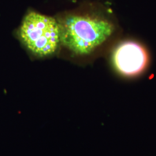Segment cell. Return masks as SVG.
Returning a JSON list of instances; mask_svg holds the SVG:
<instances>
[{
	"label": "cell",
	"mask_w": 156,
	"mask_h": 156,
	"mask_svg": "<svg viewBox=\"0 0 156 156\" xmlns=\"http://www.w3.org/2000/svg\"><path fill=\"white\" fill-rule=\"evenodd\" d=\"M113 61L117 71L123 75L135 76L142 73L148 63L145 48L133 41L120 44L115 50Z\"/></svg>",
	"instance_id": "obj_3"
},
{
	"label": "cell",
	"mask_w": 156,
	"mask_h": 156,
	"mask_svg": "<svg viewBox=\"0 0 156 156\" xmlns=\"http://www.w3.org/2000/svg\"><path fill=\"white\" fill-rule=\"evenodd\" d=\"M19 35L28 49L39 56L53 53L60 42L58 23L35 12H29L23 19Z\"/></svg>",
	"instance_id": "obj_2"
},
{
	"label": "cell",
	"mask_w": 156,
	"mask_h": 156,
	"mask_svg": "<svg viewBox=\"0 0 156 156\" xmlns=\"http://www.w3.org/2000/svg\"><path fill=\"white\" fill-rule=\"evenodd\" d=\"M60 42L77 55H88L115 31L106 19L91 15H71L58 23Z\"/></svg>",
	"instance_id": "obj_1"
}]
</instances>
